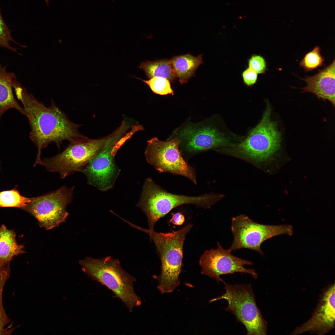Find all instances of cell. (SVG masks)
I'll use <instances>...</instances> for the list:
<instances>
[{"label": "cell", "mask_w": 335, "mask_h": 335, "mask_svg": "<svg viewBox=\"0 0 335 335\" xmlns=\"http://www.w3.org/2000/svg\"><path fill=\"white\" fill-rule=\"evenodd\" d=\"M24 248L16 242L14 231L4 225L0 226V270L10 268L13 258L25 253Z\"/></svg>", "instance_id": "16"}, {"label": "cell", "mask_w": 335, "mask_h": 335, "mask_svg": "<svg viewBox=\"0 0 335 335\" xmlns=\"http://www.w3.org/2000/svg\"><path fill=\"white\" fill-rule=\"evenodd\" d=\"M147 84L154 93L161 95L168 94L173 95L174 92L171 88L170 82L167 78L155 77L149 80H145L136 77Z\"/></svg>", "instance_id": "22"}, {"label": "cell", "mask_w": 335, "mask_h": 335, "mask_svg": "<svg viewBox=\"0 0 335 335\" xmlns=\"http://www.w3.org/2000/svg\"><path fill=\"white\" fill-rule=\"evenodd\" d=\"M202 56L200 54L194 56L188 53L172 58L173 68L181 84L187 83L194 76L197 69L203 63Z\"/></svg>", "instance_id": "18"}, {"label": "cell", "mask_w": 335, "mask_h": 335, "mask_svg": "<svg viewBox=\"0 0 335 335\" xmlns=\"http://www.w3.org/2000/svg\"><path fill=\"white\" fill-rule=\"evenodd\" d=\"M335 288L334 283L325 288L312 316L306 322L296 328L292 334L297 335L308 332L324 335L334 327Z\"/></svg>", "instance_id": "14"}, {"label": "cell", "mask_w": 335, "mask_h": 335, "mask_svg": "<svg viewBox=\"0 0 335 335\" xmlns=\"http://www.w3.org/2000/svg\"><path fill=\"white\" fill-rule=\"evenodd\" d=\"M249 68L257 74L263 73L266 69V66L264 58L259 56H252L249 61Z\"/></svg>", "instance_id": "25"}, {"label": "cell", "mask_w": 335, "mask_h": 335, "mask_svg": "<svg viewBox=\"0 0 335 335\" xmlns=\"http://www.w3.org/2000/svg\"><path fill=\"white\" fill-rule=\"evenodd\" d=\"M16 95L23 105L25 115L31 128L29 137L36 145L38 152L35 167L41 160L42 150L51 143L59 148L65 140L70 142L82 137L79 124L71 121L53 101L47 107L29 93L17 80L12 84Z\"/></svg>", "instance_id": "1"}, {"label": "cell", "mask_w": 335, "mask_h": 335, "mask_svg": "<svg viewBox=\"0 0 335 335\" xmlns=\"http://www.w3.org/2000/svg\"><path fill=\"white\" fill-rule=\"evenodd\" d=\"M223 283L225 285V293L212 299L210 302L226 300L228 303L226 310L232 313L236 320L245 326L247 335H266L267 323L257 306L251 285Z\"/></svg>", "instance_id": "7"}, {"label": "cell", "mask_w": 335, "mask_h": 335, "mask_svg": "<svg viewBox=\"0 0 335 335\" xmlns=\"http://www.w3.org/2000/svg\"><path fill=\"white\" fill-rule=\"evenodd\" d=\"M109 136L91 139L84 136L70 142L65 149L54 156L41 160L38 164L47 171L58 173L62 179L81 171L106 143Z\"/></svg>", "instance_id": "8"}, {"label": "cell", "mask_w": 335, "mask_h": 335, "mask_svg": "<svg viewBox=\"0 0 335 335\" xmlns=\"http://www.w3.org/2000/svg\"><path fill=\"white\" fill-rule=\"evenodd\" d=\"M217 245L216 249L206 250L201 256L199 264L202 268V274L215 279L218 282H224L220 276L237 272L248 274L254 279L257 278L254 269L244 267L253 265L252 262L234 256L229 249H224L219 242Z\"/></svg>", "instance_id": "13"}, {"label": "cell", "mask_w": 335, "mask_h": 335, "mask_svg": "<svg viewBox=\"0 0 335 335\" xmlns=\"http://www.w3.org/2000/svg\"><path fill=\"white\" fill-rule=\"evenodd\" d=\"M231 230L234 239L229 249L231 252L240 249H248L264 253L261 244L267 240L277 236L293 234V226L290 225H269L257 223L247 216L242 214L232 218Z\"/></svg>", "instance_id": "9"}, {"label": "cell", "mask_w": 335, "mask_h": 335, "mask_svg": "<svg viewBox=\"0 0 335 335\" xmlns=\"http://www.w3.org/2000/svg\"><path fill=\"white\" fill-rule=\"evenodd\" d=\"M11 42L17 44L11 36V30L4 20L0 9V47L17 52L16 48L11 46Z\"/></svg>", "instance_id": "24"}, {"label": "cell", "mask_w": 335, "mask_h": 335, "mask_svg": "<svg viewBox=\"0 0 335 335\" xmlns=\"http://www.w3.org/2000/svg\"><path fill=\"white\" fill-rule=\"evenodd\" d=\"M138 67L144 71L149 79L155 77H161L173 82L176 78L171 60L147 61L141 63Z\"/></svg>", "instance_id": "19"}, {"label": "cell", "mask_w": 335, "mask_h": 335, "mask_svg": "<svg viewBox=\"0 0 335 335\" xmlns=\"http://www.w3.org/2000/svg\"><path fill=\"white\" fill-rule=\"evenodd\" d=\"M306 84L302 92H310L324 100H328L335 106V60L316 75L303 79Z\"/></svg>", "instance_id": "15"}, {"label": "cell", "mask_w": 335, "mask_h": 335, "mask_svg": "<svg viewBox=\"0 0 335 335\" xmlns=\"http://www.w3.org/2000/svg\"><path fill=\"white\" fill-rule=\"evenodd\" d=\"M210 119L204 124L188 126L179 131L177 138L185 151L194 154L231 147L241 141L242 136L231 131L220 115H216Z\"/></svg>", "instance_id": "6"}, {"label": "cell", "mask_w": 335, "mask_h": 335, "mask_svg": "<svg viewBox=\"0 0 335 335\" xmlns=\"http://www.w3.org/2000/svg\"><path fill=\"white\" fill-rule=\"evenodd\" d=\"M74 186H65L41 196L31 198L22 209L31 214L39 226L50 230L64 221L69 214L66 207L72 200Z\"/></svg>", "instance_id": "11"}, {"label": "cell", "mask_w": 335, "mask_h": 335, "mask_svg": "<svg viewBox=\"0 0 335 335\" xmlns=\"http://www.w3.org/2000/svg\"><path fill=\"white\" fill-rule=\"evenodd\" d=\"M125 131L123 127H120L109 135L105 146L81 171L87 177L89 184L101 190L105 191L111 189L119 173L114 157L118 150L116 143Z\"/></svg>", "instance_id": "12"}, {"label": "cell", "mask_w": 335, "mask_h": 335, "mask_svg": "<svg viewBox=\"0 0 335 335\" xmlns=\"http://www.w3.org/2000/svg\"><path fill=\"white\" fill-rule=\"evenodd\" d=\"M266 108L259 122L250 129L239 143L217 151L262 162L270 158L280 147L281 134L276 122L271 118L270 104L266 100Z\"/></svg>", "instance_id": "4"}, {"label": "cell", "mask_w": 335, "mask_h": 335, "mask_svg": "<svg viewBox=\"0 0 335 335\" xmlns=\"http://www.w3.org/2000/svg\"><path fill=\"white\" fill-rule=\"evenodd\" d=\"M131 226L148 234L154 242L161 261L160 274L156 277L162 293L173 291L180 283L183 247L185 237L193 225L190 224L176 231L163 233L146 229L127 221Z\"/></svg>", "instance_id": "2"}, {"label": "cell", "mask_w": 335, "mask_h": 335, "mask_svg": "<svg viewBox=\"0 0 335 335\" xmlns=\"http://www.w3.org/2000/svg\"><path fill=\"white\" fill-rule=\"evenodd\" d=\"M180 142L177 138L165 141L153 138L147 142L145 152L146 161L160 172L185 176L196 185L195 171L183 158L179 148Z\"/></svg>", "instance_id": "10"}, {"label": "cell", "mask_w": 335, "mask_h": 335, "mask_svg": "<svg viewBox=\"0 0 335 335\" xmlns=\"http://www.w3.org/2000/svg\"><path fill=\"white\" fill-rule=\"evenodd\" d=\"M79 263L90 278L112 291L130 312L141 305V298L134 289L136 279L123 269L118 259L110 256L100 259L87 257Z\"/></svg>", "instance_id": "3"}, {"label": "cell", "mask_w": 335, "mask_h": 335, "mask_svg": "<svg viewBox=\"0 0 335 335\" xmlns=\"http://www.w3.org/2000/svg\"><path fill=\"white\" fill-rule=\"evenodd\" d=\"M218 199V195L213 194L190 196L170 193L148 178L144 182L141 196L136 206L146 215L149 228L153 229L161 218L177 206L190 204L208 208Z\"/></svg>", "instance_id": "5"}, {"label": "cell", "mask_w": 335, "mask_h": 335, "mask_svg": "<svg viewBox=\"0 0 335 335\" xmlns=\"http://www.w3.org/2000/svg\"><path fill=\"white\" fill-rule=\"evenodd\" d=\"M10 268L0 270V335H9L12 333L14 329L6 328V326L10 322L4 309L2 296L5 284L10 277Z\"/></svg>", "instance_id": "20"}, {"label": "cell", "mask_w": 335, "mask_h": 335, "mask_svg": "<svg viewBox=\"0 0 335 335\" xmlns=\"http://www.w3.org/2000/svg\"><path fill=\"white\" fill-rule=\"evenodd\" d=\"M324 59L320 53L319 47H316L307 54L300 62V65L307 71L320 66L323 64Z\"/></svg>", "instance_id": "23"}, {"label": "cell", "mask_w": 335, "mask_h": 335, "mask_svg": "<svg viewBox=\"0 0 335 335\" xmlns=\"http://www.w3.org/2000/svg\"><path fill=\"white\" fill-rule=\"evenodd\" d=\"M185 221L184 216L180 212L173 214L169 222L174 225L180 226L183 224Z\"/></svg>", "instance_id": "27"}, {"label": "cell", "mask_w": 335, "mask_h": 335, "mask_svg": "<svg viewBox=\"0 0 335 335\" xmlns=\"http://www.w3.org/2000/svg\"><path fill=\"white\" fill-rule=\"evenodd\" d=\"M46 2L48 3V2L49 0H46Z\"/></svg>", "instance_id": "28"}, {"label": "cell", "mask_w": 335, "mask_h": 335, "mask_svg": "<svg viewBox=\"0 0 335 335\" xmlns=\"http://www.w3.org/2000/svg\"><path fill=\"white\" fill-rule=\"evenodd\" d=\"M257 74L250 68L245 70L243 73V77L245 83L248 86L254 84L256 82Z\"/></svg>", "instance_id": "26"}, {"label": "cell", "mask_w": 335, "mask_h": 335, "mask_svg": "<svg viewBox=\"0 0 335 335\" xmlns=\"http://www.w3.org/2000/svg\"><path fill=\"white\" fill-rule=\"evenodd\" d=\"M31 198L20 195L16 189L0 192V207H16L22 209L30 202Z\"/></svg>", "instance_id": "21"}, {"label": "cell", "mask_w": 335, "mask_h": 335, "mask_svg": "<svg viewBox=\"0 0 335 335\" xmlns=\"http://www.w3.org/2000/svg\"><path fill=\"white\" fill-rule=\"evenodd\" d=\"M6 66L0 65V119L7 110L11 108L25 115L23 107L17 103L14 96L12 84L16 77L12 72H7Z\"/></svg>", "instance_id": "17"}]
</instances>
